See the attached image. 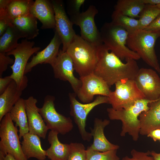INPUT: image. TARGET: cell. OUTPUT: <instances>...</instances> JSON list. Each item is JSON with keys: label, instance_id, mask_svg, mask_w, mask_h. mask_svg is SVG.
<instances>
[{"label": "cell", "instance_id": "obj_15", "mask_svg": "<svg viewBox=\"0 0 160 160\" xmlns=\"http://www.w3.org/2000/svg\"><path fill=\"white\" fill-rule=\"evenodd\" d=\"M134 80L145 99L155 101L160 99V78L155 70L140 68Z\"/></svg>", "mask_w": 160, "mask_h": 160}, {"label": "cell", "instance_id": "obj_43", "mask_svg": "<svg viewBox=\"0 0 160 160\" xmlns=\"http://www.w3.org/2000/svg\"><path fill=\"white\" fill-rule=\"evenodd\" d=\"M4 160H16L11 154L8 153L5 156Z\"/></svg>", "mask_w": 160, "mask_h": 160}, {"label": "cell", "instance_id": "obj_28", "mask_svg": "<svg viewBox=\"0 0 160 160\" xmlns=\"http://www.w3.org/2000/svg\"><path fill=\"white\" fill-rule=\"evenodd\" d=\"M34 2L32 0H12L6 9L7 12L12 20L28 15Z\"/></svg>", "mask_w": 160, "mask_h": 160}, {"label": "cell", "instance_id": "obj_23", "mask_svg": "<svg viewBox=\"0 0 160 160\" xmlns=\"http://www.w3.org/2000/svg\"><path fill=\"white\" fill-rule=\"evenodd\" d=\"M58 133L50 130L48 140L50 145L47 150V156L50 160H67L70 151V144L61 143L58 138Z\"/></svg>", "mask_w": 160, "mask_h": 160}, {"label": "cell", "instance_id": "obj_31", "mask_svg": "<svg viewBox=\"0 0 160 160\" xmlns=\"http://www.w3.org/2000/svg\"><path fill=\"white\" fill-rule=\"evenodd\" d=\"M117 150L100 152L87 148L86 150V160H119V158L116 154Z\"/></svg>", "mask_w": 160, "mask_h": 160}, {"label": "cell", "instance_id": "obj_29", "mask_svg": "<svg viewBox=\"0 0 160 160\" xmlns=\"http://www.w3.org/2000/svg\"><path fill=\"white\" fill-rule=\"evenodd\" d=\"M111 19L113 23L123 28L129 33L139 29L138 20L122 15L114 10L111 15Z\"/></svg>", "mask_w": 160, "mask_h": 160}, {"label": "cell", "instance_id": "obj_2", "mask_svg": "<svg viewBox=\"0 0 160 160\" xmlns=\"http://www.w3.org/2000/svg\"><path fill=\"white\" fill-rule=\"evenodd\" d=\"M159 37L160 31L138 29L129 33L127 45L146 64L160 73V66L155 49L156 42Z\"/></svg>", "mask_w": 160, "mask_h": 160}, {"label": "cell", "instance_id": "obj_22", "mask_svg": "<svg viewBox=\"0 0 160 160\" xmlns=\"http://www.w3.org/2000/svg\"><path fill=\"white\" fill-rule=\"evenodd\" d=\"M22 93L13 80L5 91L0 95V121L21 98Z\"/></svg>", "mask_w": 160, "mask_h": 160}, {"label": "cell", "instance_id": "obj_16", "mask_svg": "<svg viewBox=\"0 0 160 160\" xmlns=\"http://www.w3.org/2000/svg\"><path fill=\"white\" fill-rule=\"evenodd\" d=\"M37 100L33 96L25 99L29 127V132L45 139L48 130L36 105Z\"/></svg>", "mask_w": 160, "mask_h": 160}, {"label": "cell", "instance_id": "obj_1", "mask_svg": "<svg viewBox=\"0 0 160 160\" xmlns=\"http://www.w3.org/2000/svg\"><path fill=\"white\" fill-rule=\"evenodd\" d=\"M97 61L93 73L104 80L110 87L125 79H134L139 68L136 60H122L103 44L97 47Z\"/></svg>", "mask_w": 160, "mask_h": 160}, {"label": "cell", "instance_id": "obj_33", "mask_svg": "<svg viewBox=\"0 0 160 160\" xmlns=\"http://www.w3.org/2000/svg\"><path fill=\"white\" fill-rule=\"evenodd\" d=\"M130 153L131 157L126 156L122 160H154L153 157L150 155L149 151L143 152L132 149Z\"/></svg>", "mask_w": 160, "mask_h": 160}, {"label": "cell", "instance_id": "obj_10", "mask_svg": "<svg viewBox=\"0 0 160 160\" xmlns=\"http://www.w3.org/2000/svg\"><path fill=\"white\" fill-rule=\"evenodd\" d=\"M55 97L48 95L44 99L41 108H38L39 112L41 116L48 129L62 135H65L73 129V126L72 119L58 113L54 104Z\"/></svg>", "mask_w": 160, "mask_h": 160}, {"label": "cell", "instance_id": "obj_25", "mask_svg": "<svg viewBox=\"0 0 160 160\" xmlns=\"http://www.w3.org/2000/svg\"><path fill=\"white\" fill-rule=\"evenodd\" d=\"M12 23L23 34L25 39H31L39 34L37 19L31 13L12 20Z\"/></svg>", "mask_w": 160, "mask_h": 160}, {"label": "cell", "instance_id": "obj_27", "mask_svg": "<svg viewBox=\"0 0 160 160\" xmlns=\"http://www.w3.org/2000/svg\"><path fill=\"white\" fill-rule=\"evenodd\" d=\"M145 5L141 0H119L115 6L114 11L132 18H139Z\"/></svg>", "mask_w": 160, "mask_h": 160}, {"label": "cell", "instance_id": "obj_20", "mask_svg": "<svg viewBox=\"0 0 160 160\" xmlns=\"http://www.w3.org/2000/svg\"><path fill=\"white\" fill-rule=\"evenodd\" d=\"M149 108L140 114V134L147 135L151 131L160 129V99L149 104Z\"/></svg>", "mask_w": 160, "mask_h": 160}, {"label": "cell", "instance_id": "obj_38", "mask_svg": "<svg viewBox=\"0 0 160 160\" xmlns=\"http://www.w3.org/2000/svg\"><path fill=\"white\" fill-rule=\"evenodd\" d=\"M12 80L9 76L0 77V95L5 91Z\"/></svg>", "mask_w": 160, "mask_h": 160}, {"label": "cell", "instance_id": "obj_39", "mask_svg": "<svg viewBox=\"0 0 160 160\" xmlns=\"http://www.w3.org/2000/svg\"><path fill=\"white\" fill-rule=\"evenodd\" d=\"M151 138L154 142L160 141V129H156L150 132L147 135Z\"/></svg>", "mask_w": 160, "mask_h": 160}, {"label": "cell", "instance_id": "obj_8", "mask_svg": "<svg viewBox=\"0 0 160 160\" xmlns=\"http://www.w3.org/2000/svg\"><path fill=\"white\" fill-rule=\"evenodd\" d=\"M114 91L107 97L108 104L115 110L127 108L138 100L145 99L134 79H125L116 82Z\"/></svg>", "mask_w": 160, "mask_h": 160}, {"label": "cell", "instance_id": "obj_21", "mask_svg": "<svg viewBox=\"0 0 160 160\" xmlns=\"http://www.w3.org/2000/svg\"><path fill=\"white\" fill-rule=\"evenodd\" d=\"M22 137V150L28 159L31 158H34L38 160H44L46 159L47 151L42 148L39 136L28 132Z\"/></svg>", "mask_w": 160, "mask_h": 160}, {"label": "cell", "instance_id": "obj_32", "mask_svg": "<svg viewBox=\"0 0 160 160\" xmlns=\"http://www.w3.org/2000/svg\"><path fill=\"white\" fill-rule=\"evenodd\" d=\"M70 145V151L67 160H86V150L83 144L71 143Z\"/></svg>", "mask_w": 160, "mask_h": 160}, {"label": "cell", "instance_id": "obj_37", "mask_svg": "<svg viewBox=\"0 0 160 160\" xmlns=\"http://www.w3.org/2000/svg\"><path fill=\"white\" fill-rule=\"evenodd\" d=\"M144 29L148 31H160V14Z\"/></svg>", "mask_w": 160, "mask_h": 160}, {"label": "cell", "instance_id": "obj_6", "mask_svg": "<svg viewBox=\"0 0 160 160\" xmlns=\"http://www.w3.org/2000/svg\"><path fill=\"white\" fill-rule=\"evenodd\" d=\"M34 44V41L23 39L16 48L6 53L8 56L13 55L15 57L14 62L10 66L12 72L9 76L15 81L18 89L22 91L28 84V78L25 74L28 60L33 54L41 49L39 47H33Z\"/></svg>", "mask_w": 160, "mask_h": 160}, {"label": "cell", "instance_id": "obj_9", "mask_svg": "<svg viewBox=\"0 0 160 160\" xmlns=\"http://www.w3.org/2000/svg\"><path fill=\"white\" fill-rule=\"evenodd\" d=\"M74 92L70 93L68 97L70 102V115L73 117L78 127L82 139L89 141L92 137L90 133L85 129L87 116L89 112L96 106L102 104L108 103L107 97L99 95L94 101L87 103H82L76 99Z\"/></svg>", "mask_w": 160, "mask_h": 160}, {"label": "cell", "instance_id": "obj_14", "mask_svg": "<svg viewBox=\"0 0 160 160\" xmlns=\"http://www.w3.org/2000/svg\"><path fill=\"white\" fill-rule=\"evenodd\" d=\"M55 16V31L62 42V50L66 52L76 34L73 28V25L65 10L63 2L61 0H51Z\"/></svg>", "mask_w": 160, "mask_h": 160}, {"label": "cell", "instance_id": "obj_11", "mask_svg": "<svg viewBox=\"0 0 160 160\" xmlns=\"http://www.w3.org/2000/svg\"><path fill=\"white\" fill-rule=\"evenodd\" d=\"M98 13L96 7L90 5L84 12L70 16L73 25L78 26L81 30V37L84 40L97 47L102 45L100 31L95 21V17Z\"/></svg>", "mask_w": 160, "mask_h": 160}, {"label": "cell", "instance_id": "obj_18", "mask_svg": "<svg viewBox=\"0 0 160 160\" xmlns=\"http://www.w3.org/2000/svg\"><path fill=\"white\" fill-rule=\"evenodd\" d=\"M110 123V121L107 119L102 120L97 118L95 119L93 128L91 129L90 132L93 138V142L88 148L100 152L118 150L119 148L118 145L111 143L105 135L104 129Z\"/></svg>", "mask_w": 160, "mask_h": 160}, {"label": "cell", "instance_id": "obj_7", "mask_svg": "<svg viewBox=\"0 0 160 160\" xmlns=\"http://www.w3.org/2000/svg\"><path fill=\"white\" fill-rule=\"evenodd\" d=\"M0 122V160H4L8 153L16 160H28L22 150L17 133L19 130L14 125L9 113Z\"/></svg>", "mask_w": 160, "mask_h": 160}, {"label": "cell", "instance_id": "obj_36", "mask_svg": "<svg viewBox=\"0 0 160 160\" xmlns=\"http://www.w3.org/2000/svg\"><path fill=\"white\" fill-rule=\"evenodd\" d=\"M14 60L6 53L0 52V77L7 69L8 65L13 64Z\"/></svg>", "mask_w": 160, "mask_h": 160}, {"label": "cell", "instance_id": "obj_19", "mask_svg": "<svg viewBox=\"0 0 160 160\" xmlns=\"http://www.w3.org/2000/svg\"><path fill=\"white\" fill-rule=\"evenodd\" d=\"M30 13L41 22V29L55 28V14L51 1L36 0Z\"/></svg>", "mask_w": 160, "mask_h": 160}, {"label": "cell", "instance_id": "obj_26", "mask_svg": "<svg viewBox=\"0 0 160 160\" xmlns=\"http://www.w3.org/2000/svg\"><path fill=\"white\" fill-rule=\"evenodd\" d=\"M25 38L23 34L13 24L9 27L0 37V52L6 53L16 48L20 38Z\"/></svg>", "mask_w": 160, "mask_h": 160}, {"label": "cell", "instance_id": "obj_12", "mask_svg": "<svg viewBox=\"0 0 160 160\" xmlns=\"http://www.w3.org/2000/svg\"><path fill=\"white\" fill-rule=\"evenodd\" d=\"M79 79L81 84L76 95L83 103L92 102L96 95L108 97L111 91L108 84L93 73Z\"/></svg>", "mask_w": 160, "mask_h": 160}, {"label": "cell", "instance_id": "obj_17", "mask_svg": "<svg viewBox=\"0 0 160 160\" xmlns=\"http://www.w3.org/2000/svg\"><path fill=\"white\" fill-rule=\"evenodd\" d=\"M62 44L61 40L57 31H55L53 38L48 45L43 50L39 51L33 56L26 67L25 74L31 72L32 69L39 64H49L57 56L60 47Z\"/></svg>", "mask_w": 160, "mask_h": 160}, {"label": "cell", "instance_id": "obj_44", "mask_svg": "<svg viewBox=\"0 0 160 160\" xmlns=\"http://www.w3.org/2000/svg\"><path fill=\"white\" fill-rule=\"evenodd\" d=\"M156 6L160 9V4H158Z\"/></svg>", "mask_w": 160, "mask_h": 160}, {"label": "cell", "instance_id": "obj_4", "mask_svg": "<svg viewBox=\"0 0 160 160\" xmlns=\"http://www.w3.org/2000/svg\"><path fill=\"white\" fill-rule=\"evenodd\" d=\"M97 47L76 34L68 48L66 52L80 77L93 73L97 61Z\"/></svg>", "mask_w": 160, "mask_h": 160}, {"label": "cell", "instance_id": "obj_5", "mask_svg": "<svg viewBox=\"0 0 160 160\" xmlns=\"http://www.w3.org/2000/svg\"><path fill=\"white\" fill-rule=\"evenodd\" d=\"M100 32L104 45L121 60L128 58L136 60L140 59L137 53L127 46L129 33L123 28L111 22H106L102 26Z\"/></svg>", "mask_w": 160, "mask_h": 160}, {"label": "cell", "instance_id": "obj_34", "mask_svg": "<svg viewBox=\"0 0 160 160\" xmlns=\"http://www.w3.org/2000/svg\"><path fill=\"white\" fill-rule=\"evenodd\" d=\"M85 0H69L67 1V9L68 14L71 16L79 14L81 6Z\"/></svg>", "mask_w": 160, "mask_h": 160}, {"label": "cell", "instance_id": "obj_41", "mask_svg": "<svg viewBox=\"0 0 160 160\" xmlns=\"http://www.w3.org/2000/svg\"><path fill=\"white\" fill-rule=\"evenodd\" d=\"M145 4L157 5L160 4V0H141Z\"/></svg>", "mask_w": 160, "mask_h": 160}, {"label": "cell", "instance_id": "obj_13", "mask_svg": "<svg viewBox=\"0 0 160 160\" xmlns=\"http://www.w3.org/2000/svg\"><path fill=\"white\" fill-rule=\"evenodd\" d=\"M49 65L52 68L55 78L68 81L76 94L81 86V82L79 79L74 75L73 62L67 52L60 49L56 57Z\"/></svg>", "mask_w": 160, "mask_h": 160}, {"label": "cell", "instance_id": "obj_35", "mask_svg": "<svg viewBox=\"0 0 160 160\" xmlns=\"http://www.w3.org/2000/svg\"><path fill=\"white\" fill-rule=\"evenodd\" d=\"M12 19L8 15L6 11L0 10V36H2L9 27L12 25Z\"/></svg>", "mask_w": 160, "mask_h": 160}, {"label": "cell", "instance_id": "obj_24", "mask_svg": "<svg viewBox=\"0 0 160 160\" xmlns=\"http://www.w3.org/2000/svg\"><path fill=\"white\" fill-rule=\"evenodd\" d=\"M10 118L19 127V137L21 139L29 132L28 119L25 110V99L21 98L15 104L9 113Z\"/></svg>", "mask_w": 160, "mask_h": 160}, {"label": "cell", "instance_id": "obj_40", "mask_svg": "<svg viewBox=\"0 0 160 160\" xmlns=\"http://www.w3.org/2000/svg\"><path fill=\"white\" fill-rule=\"evenodd\" d=\"M12 0H0V10H6Z\"/></svg>", "mask_w": 160, "mask_h": 160}, {"label": "cell", "instance_id": "obj_42", "mask_svg": "<svg viewBox=\"0 0 160 160\" xmlns=\"http://www.w3.org/2000/svg\"><path fill=\"white\" fill-rule=\"evenodd\" d=\"M150 154L153 157L154 160H160V153H158L152 151H150Z\"/></svg>", "mask_w": 160, "mask_h": 160}, {"label": "cell", "instance_id": "obj_3", "mask_svg": "<svg viewBox=\"0 0 160 160\" xmlns=\"http://www.w3.org/2000/svg\"><path fill=\"white\" fill-rule=\"evenodd\" d=\"M151 101L145 99L139 100L126 108L115 110L112 108L107 109L108 116L111 120H119L122 124L120 135L122 137L128 134L134 141L139 137L140 122L139 116L142 112L147 111Z\"/></svg>", "mask_w": 160, "mask_h": 160}, {"label": "cell", "instance_id": "obj_30", "mask_svg": "<svg viewBox=\"0 0 160 160\" xmlns=\"http://www.w3.org/2000/svg\"><path fill=\"white\" fill-rule=\"evenodd\" d=\"M160 14V9L156 5L145 4L139 15V29H144Z\"/></svg>", "mask_w": 160, "mask_h": 160}]
</instances>
